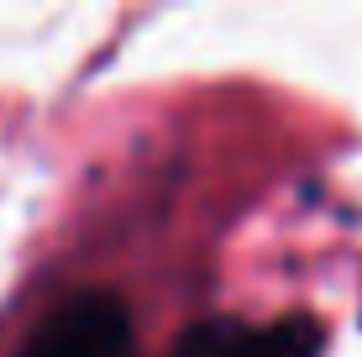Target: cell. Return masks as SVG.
Segmentation results:
<instances>
[{
  "label": "cell",
  "instance_id": "1",
  "mask_svg": "<svg viewBox=\"0 0 362 357\" xmlns=\"http://www.w3.org/2000/svg\"><path fill=\"white\" fill-rule=\"evenodd\" d=\"M132 352H136L132 310H127V300L110 294V289L69 294L16 347V357H132Z\"/></svg>",
  "mask_w": 362,
  "mask_h": 357
},
{
  "label": "cell",
  "instance_id": "2",
  "mask_svg": "<svg viewBox=\"0 0 362 357\" xmlns=\"http://www.w3.org/2000/svg\"><path fill=\"white\" fill-rule=\"evenodd\" d=\"M326 331L310 315L279 321H242V315H210L173 341L168 357H320Z\"/></svg>",
  "mask_w": 362,
  "mask_h": 357
}]
</instances>
